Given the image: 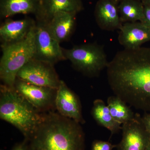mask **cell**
<instances>
[{"instance_id": "1", "label": "cell", "mask_w": 150, "mask_h": 150, "mask_svg": "<svg viewBox=\"0 0 150 150\" xmlns=\"http://www.w3.org/2000/svg\"><path fill=\"white\" fill-rule=\"evenodd\" d=\"M106 70L114 95L137 109L150 112V48L119 51Z\"/></svg>"}, {"instance_id": "2", "label": "cell", "mask_w": 150, "mask_h": 150, "mask_svg": "<svg viewBox=\"0 0 150 150\" xmlns=\"http://www.w3.org/2000/svg\"><path fill=\"white\" fill-rule=\"evenodd\" d=\"M27 140L28 150H85V135L80 123L54 111L42 113Z\"/></svg>"}, {"instance_id": "3", "label": "cell", "mask_w": 150, "mask_h": 150, "mask_svg": "<svg viewBox=\"0 0 150 150\" xmlns=\"http://www.w3.org/2000/svg\"><path fill=\"white\" fill-rule=\"evenodd\" d=\"M41 113L15 88L0 86V118L13 125L28 139L40 123Z\"/></svg>"}, {"instance_id": "4", "label": "cell", "mask_w": 150, "mask_h": 150, "mask_svg": "<svg viewBox=\"0 0 150 150\" xmlns=\"http://www.w3.org/2000/svg\"><path fill=\"white\" fill-rule=\"evenodd\" d=\"M34 28L35 27L31 30L27 37L19 42L1 44L0 79L3 84L11 88H15V83L19 71L34 57Z\"/></svg>"}, {"instance_id": "5", "label": "cell", "mask_w": 150, "mask_h": 150, "mask_svg": "<svg viewBox=\"0 0 150 150\" xmlns=\"http://www.w3.org/2000/svg\"><path fill=\"white\" fill-rule=\"evenodd\" d=\"M63 51L66 60L71 62L74 69L88 77L98 76L109 63L103 47L96 43L63 48Z\"/></svg>"}, {"instance_id": "6", "label": "cell", "mask_w": 150, "mask_h": 150, "mask_svg": "<svg viewBox=\"0 0 150 150\" xmlns=\"http://www.w3.org/2000/svg\"><path fill=\"white\" fill-rule=\"evenodd\" d=\"M34 32L35 52L33 59L54 66L66 60L63 48L50 34L44 22L36 21Z\"/></svg>"}, {"instance_id": "7", "label": "cell", "mask_w": 150, "mask_h": 150, "mask_svg": "<svg viewBox=\"0 0 150 150\" xmlns=\"http://www.w3.org/2000/svg\"><path fill=\"white\" fill-rule=\"evenodd\" d=\"M54 66L32 59L19 71L17 78L35 85L57 89L61 80Z\"/></svg>"}, {"instance_id": "8", "label": "cell", "mask_w": 150, "mask_h": 150, "mask_svg": "<svg viewBox=\"0 0 150 150\" xmlns=\"http://www.w3.org/2000/svg\"><path fill=\"white\" fill-rule=\"evenodd\" d=\"M15 89L41 113L54 111L57 89L35 85L16 78Z\"/></svg>"}, {"instance_id": "9", "label": "cell", "mask_w": 150, "mask_h": 150, "mask_svg": "<svg viewBox=\"0 0 150 150\" xmlns=\"http://www.w3.org/2000/svg\"><path fill=\"white\" fill-rule=\"evenodd\" d=\"M141 116L136 114L132 121L122 124V139L116 145L117 150H146L150 142V134L146 130Z\"/></svg>"}, {"instance_id": "10", "label": "cell", "mask_w": 150, "mask_h": 150, "mask_svg": "<svg viewBox=\"0 0 150 150\" xmlns=\"http://www.w3.org/2000/svg\"><path fill=\"white\" fill-rule=\"evenodd\" d=\"M55 108L62 116L73 119L80 124L85 123L79 97L62 80H61L57 89Z\"/></svg>"}, {"instance_id": "11", "label": "cell", "mask_w": 150, "mask_h": 150, "mask_svg": "<svg viewBox=\"0 0 150 150\" xmlns=\"http://www.w3.org/2000/svg\"><path fill=\"white\" fill-rule=\"evenodd\" d=\"M118 5L115 0L98 1L95 8V17L101 29L112 31L121 28L123 23L120 19Z\"/></svg>"}, {"instance_id": "12", "label": "cell", "mask_w": 150, "mask_h": 150, "mask_svg": "<svg viewBox=\"0 0 150 150\" xmlns=\"http://www.w3.org/2000/svg\"><path fill=\"white\" fill-rule=\"evenodd\" d=\"M118 40L125 49H136L150 41V30L140 21L125 23L120 29Z\"/></svg>"}, {"instance_id": "13", "label": "cell", "mask_w": 150, "mask_h": 150, "mask_svg": "<svg viewBox=\"0 0 150 150\" xmlns=\"http://www.w3.org/2000/svg\"><path fill=\"white\" fill-rule=\"evenodd\" d=\"M35 24L36 21L29 18L18 20H7L0 27L1 44H11L23 40Z\"/></svg>"}, {"instance_id": "14", "label": "cell", "mask_w": 150, "mask_h": 150, "mask_svg": "<svg viewBox=\"0 0 150 150\" xmlns=\"http://www.w3.org/2000/svg\"><path fill=\"white\" fill-rule=\"evenodd\" d=\"M77 13L61 11L54 15L46 24L51 35L59 43L67 41L72 35Z\"/></svg>"}, {"instance_id": "15", "label": "cell", "mask_w": 150, "mask_h": 150, "mask_svg": "<svg viewBox=\"0 0 150 150\" xmlns=\"http://www.w3.org/2000/svg\"><path fill=\"white\" fill-rule=\"evenodd\" d=\"M83 8L81 0H40V7L35 17L36 21L47 23L59 12L77 13Z\"/></svg>"}, {"instance_id": "16", "label": "cell", "mask_w": 150, "mask_h": 150, "mask_svg": "<svg viewBox=\"0 0 150 150\" xmlns=\"http://www.w3.org/2000/svg\"><path fill=\"white\" fill-rule=\"evenodd\" d=\"M40 0H0V16L7 18L18 14L36 15Z\"/></svg>"}, {"instance_id": "17", "label": "cell", "mask_w": 150, "mask_h": 150, "mask_svg": "<svg viewBox=\"0 0 150 150\" xmlns=\"http://www.w3.org/2000/svg\"><path fill=\"white\" fill-rule=\"evenodd\" d=\"M91 114L97 123L110 131L111 136L121 130V124L114 120L108 106L102 100L97 99L94 101Z\"/></svg>"}, {"instance_id": "18", "label": "cell", "mask_w": 150, "mask_h": 150, "mask_svg": "<svg viewBox=\"0 0 150 150\" xmlns=\"http://www.w3.org/2000/svg\"><path fill=\"white\" fill-rule=\"evenodd\" d=\"M118 8L122 23L141 21L143 18L144 6L141 0H121Z\"/></svg>"}, {"instance_id": "19", "label": "cell", "mask_w": 150, "mask_h": 150, "mask_svg": "<svg viewBox=\"0 0 150 150\" xmlns=\"http://www.w3.org/2000/svg\"><path fill=\"white\" fill-rule=\"evenodd\" d=\"M107 102L112 117L118 123L123 124L135 118L136 114L127 103L115 95L108 97Z\"/></svg>"}, {"instance_id": "20", "label": "cell", "mask_w": 150, "mask_h": 150, "mask_svg": "<svg viewBox=\"0 0 150 150\" xmlns=\"http://www.w3.org/2000/svg\"><path fill=\"white\" fill-rule=\"evenodd\" d=\"M116 147V145H113L110 142L96 140L93 142L91 150H112Z\"/></svg>"}, {"instance_id": "21", "label": "cell", "mask_w": 150, "mask_h": 150, "mask_svg": "<svg viewBox=\"0 0 150 150\" xmlns=\"http://www.w3.org/2000/svg\"><path fill=\"white\" fill-rule=\"evenodd\" d=\"M144 6V16L141 22L150 30V4H143Z\"/></svg>"}, {"instance_id": "22", "label": "cell", "mask_w": 150, "mask_h": 150, "mask_svg": "<svg viewBox=\"0 0 150 150\" xmlns=\"http://www.w3.org/2000/svg\"><path fill=\"white\" fill-rule=\"evenodd\" d=\"M141 120L146 130L150 134V112H145L141 117Z\"/></svg>"}, {"instance_id": "23", "label": "cell", "mask_w": 150, "mask_h": 150, "mask_svg": "<svg viewBox=\"0 0 150 150\" xmlns=\"http://www.w3.org/2000/svg\"><path fill=\"white\" fill-rule=\"evenodd\" d=\"M12 150H28L27 139H25L22 142L15 145Z\"/></svg>"}, {"instance_id": "24", "label": "cell", "mask_w": 150, "mask_h": 150, "mask_svg": "<svg viewBox=\"0 0 150 150\" xmlns=\"http://www.w3.org/2000/svg\"><path fill=\"white\" fill-rule=\"evenodd\" d=\"M143 4H150V0H141Z\"/></svg>"}, {"instance_id": "25", "label": "cell", "mask_w": 150, "mask_h": 150, "mask_svg": "<svg viewBox=\"0 0 150 150\" xmlns=\"http://www.w3.org/2000/svg\"><path fill=\"white\" fill-rule=\"evenodd\" d=\"M146 150H150V142H149V143L146 149Z\"/></svg>"}, {"instance_id": "26", "label": "cell", "mask_w": 150, "mask_h": 150, "mask_svg": "<svg viewBox=\"0 0 150 150\" xmlns=\"http://www.w3.org/2000/svg\"><path fill=\"white\" fill-rule=\"evenodd\" d=\"M115 1L117 2V3H119V2L121 1V0H115Z\"/></svg>"}]
</instances>
